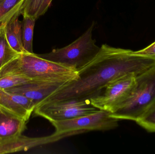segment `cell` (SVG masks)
I'll use <instances>...</instances> for the list:
<instances>
[{"mask_svg":"<svg viewBox=\"0 0 155 154\" xmlns=\"http://www.w3.org/2000/svg\"><path fill=\"white\" fill-rule=\"evenodd\" d=\"M51 143V138L49 136L45 137L32 138L21 135L11 142L0 143V154L26 151L33 147Z\"/></svg>","mask_w":155,"mask_h":154,"instance_id":"8fae6325","label":"cell"},{"mask_svg":"<svg viewBox=\"0 0 155 154\" xmlns=\"http://www.w3.org/2000/svg\"><path fill=\"white\" fill-rule=\"evenodd\" d=\"M5 25L0 26V68L20 55L11 47L7 40Z\"/></svg>","mask_w":155,"mask_h":154,"instance_id":"5bb4252c","label":"cell"},{"mask_svg":"<svg viewBox=\"0 0 155 154\" xmlns=\"http://www.w3.org/2000/svg\"><path fill=\"white\" fill-rule=\"evenodd\" d=\"M25 0H0V26L7 23L17 14H21Z\"/></svg>","mask_w":155,"mask_h":154,"instance_id":"4fadbf2b","label":"cell"},{"mask_svg":"<svg viewBox=\"0 0 155 154\" xmlns=\"http://www.w3.org/2000/svg\"><path fill=\"white\" fill-rule=\"evenodd\" d=\"M155 101V65L136 77V83L128 98L110 116L117 120L136 121Z\"/></svg>","mask_w":155,"mask_h":154,"instance_id":"3957f363","label":"cell"},{"mask_svg":"<svg viewBox=\"0 0 155 154\" xmlns=\"http://www.w3.org/2000/svg\"><path fill=\"white\" fill-rule=\"evenodd\" d=\"M136 83V76L124 75L113 80L102 93L91 98V104L100 110L112 113L124 103L132 94Z\"/></svg>","mask_w":155,"mask_h":154,"instance_id":"8992f818","label":"cell"},{"mask_svg":"<svg viewBox=\"0 0 155 154\" xmlns=\"http://www.w3.org/2000/svg\"><path fill=\"white\" fill-rule=\"evenodd\" d=\"M99 110L91 104L90 100L66 99L39 105L34 112L35 115L41 117L51 123L72 119Z\"/></svg>","mask_w":155,"mask_h":154,"instance_id":"52a82bcc","label":"cell"},{"mask_svg":"<svg viewBox=\"0 0 155 154\" xmlns=\"http://www.w3.org/2000/svg\"><path fill=\"white\" fill-rule=\"evenodd\" d=\"M31 80L21 74H7L0 77V89H8L22 85Z\"/></svg>","mask_w":155,"mask_h":154,"instance_id":"e0dca14e","label":"cell"},{"mask_svg":"<svg viewBox=\"0 0 155 154\" xmlns=\"http://www.w3.org/2000/svg\"><path fill=\"white\" fill-rule=\"evenodd\" d=\"M43 0H25L21 15L29 16L37 20L38 12L41 8Z\"/></svg>","mask_w":155,"mask_h":154,"instance_id":"ac0fdd59","label":"cell"},{"mask_svg":"<svg viewBox=\"0 0 155 154\" xmlns=\"http://www.w3.org/2000/svg\"><path fill=\"white\" fill-rule=\"evenodd\" d=\"M133 54L145 57L155 58V41L145 49L137 51L132 52Z\"/></svg>","mask_w":155,"mask_h":154,"instance_id":"d6986e66","label":"cell"},{"mask_svg":"<svg viewBox=\"0 0 155 154\" xmlns=\"http://www.w3.org/2000/svg\"><path fill=\"white\" fill-rule=\"evenodd\" d=\"M10 74L43 80H73L78 77L77 70L27 52L20 54L0 68V77Z\"/></svg>","mask_w":155,"mask_h":154,"instance_id":"7a4b0ae2","label":"cell"},{"mask_svg":"<svg viewBox=\"0 0 155 154\" xmlns=\"http://www.w3.org/2000/svg\"><path fill=\"white\" fill-rule=\"evenodd\" d=\"M136 122L148 132L155 133V101Z\"/></svg>","mask_w":155,"mask_h":154,"instance_id":"2e32d148","label":"cell"},{"mask_svg":"<svg viewBox=\"0 0 155 154\" xmlns=\"http://www.w3.org/2000/svg\"><path fill=\"white\" fill-rule=\"evenodd\" d=\"M109 114V112L100 110L72 119L51 122L55 129L53 135L60 140L90 131L114 129L118 126L119 120L111 117Z\"/></svg>","mask_w":155,"mask_h":154,"instance_id":"5b68a950","label":"cell"},{"mask_svg":"<svg viewBox=\"0 0 155 154\" xmlns=\"http://www.w3.org/2000/svg\"><path fill=\"white\" fill-rule=\"evenodd\" d=\"M71 81L31 80L22 85L5 90L26 97L33 102L36 107L46 98Z\"/></svg>","mask_w":155,"mask_h":154,"instance_id":"ba28073f","label":"cell"},{"mask_svg":"<svg viewBox=\"0 0 155 154\" xmlns=\"http://www.w3.org/2000/svg\"><path fill=\"white\" fill-rule=\"evenodd\" d=\"M0 107L27 121L35 106L26 97L0 89Z\"/></svg>","mask_w":155,"mask_h":154,"instance_id":"9c48e42d","label":"cell"},{"mask_svg":"<svg viewBox=\"0 0 155 154\" xmlns=\"http://www.w3.org/2000/svg\"><path fill=\"white\" fill-rule=\"evenodd\" d=\"M22 21V39L25 52L33 53V38L36 19L29 16H23Z\"/></svg>","mask_w":155,"mask_h":154,"instance_id":"9a60e30c","label":"cell"},{"mask_svg":"<svg viewBox=\"0 0 155 154\" xmlns=\"http://www.w3.org/2000/svg\"><path fill=\"white\" fill-rule=\"evenodd\" d=\"M94 26V22H93L81 36L68 46L37 55L45 59L78 70L89 63L100 50V47L92 37Z\"/></svg>","mask_w":155,"mask_h":154,"instance_id":"277c9868","label":"cell"},{"mask_svg":"<svg viewBox=\"0 0 155 154\" xmlns=\"http://www.w3.org/2000/svg\"><path fill=\"white\" fill-rule=\"evenodd\" d=\"M132 52L103 44L94 59L78 70L76 79L66 83L40 105L66 99L90 100L100 95L113 80L129 74L137 77L155 66V58Z\"/></svg>","mask_w":155,"mask_h":154,"instance_id":"6da1fadb","label":"cell"},{"mask_svg":"<svg viewBox=\"0 0 155 154\" xmlns=\"http://www.w3.org/2000/svg\"><path fill=\"white\" fill-rule=\"evenodd\" d=\"M20 14L14 16L5 25L6 38L11 47L18 53H25L22 39V21L19 20Z\"/></svg>","mask_w":155,"mask_h":154,"instance_id":"7c38bea8","label":"cell"},{"mask_svg":"<svg viewBox=\"0 0 155 154\" xmlns=\"http://www.w3.org/2000/svg\"><path fill=\"white\" fill-rule=\"evenodd\" d=\"M27 122L0 107V143L20 137L26 128Z\"/></svg>","mask_w":155,"mask_h":154,"instance_id":"30bf717a","label":"cell"},{"mask_svg":"<svg viewBox=\"0 0 155 154\" xmlns=\"http://www.w3.org/2000/svg\"><path fill=\"white\" fill-rule=\"evenodd\" d=\"M52 0H43L41 8L39 10L37 17L38 18L41 15H43L47 11L48 9L51 5Z\"/></svg>","mask_w":155,"mask_h":154,"instance_id":"ffe728a7","label":"cell"}]
</instances>
